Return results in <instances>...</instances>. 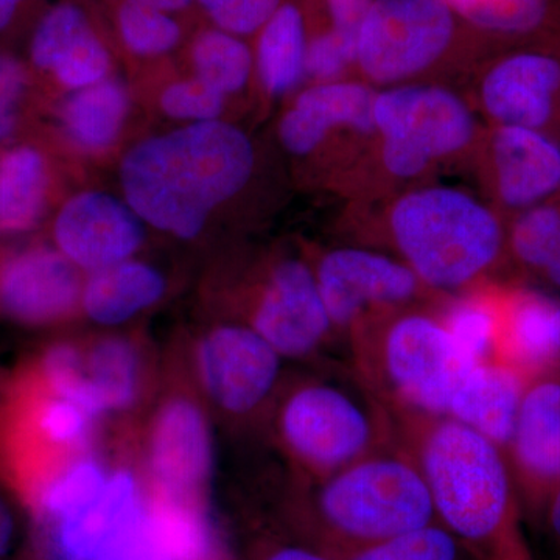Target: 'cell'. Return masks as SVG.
I'll return each mask as SVG.
<instances>
[{
	"label": "cell",
	"mask_w": 560,
	"mask_h": 560,
	"mask_svg": "<svg viewBox=\"0 0 560 560\" xmlns=\"http://www.w3.org/2000/svg\"><path fill=\"white\" fill-rule=\"evenodd\" d=\"M560 242V206L541 202L522 210L511 232L515 257L533 270H544Z\"/></svg>",
	"instance_id": "cell-29"
},
{
	"label": "cell",
	"mask_w": 560,
	"mask_h": 560,
	"mask_svg": "<svg viewBox=\"0 0 560 560\" xmlns=\"http://www.w3.org/2000/svg\"><path fill=\"white\" fill-rule=\"evenodd\" d=\"M254 165L249 139L223 121H198L143 140L121 162L128 205L158 230L200 234L217 206L245 186Z\"/></svg>",
	"instance_id": "cell-2"
},
{
	"label": "cell",
	"mask_w": 560,
	"mask_h": 560,
	"mask_svg": "<svg viewBox=\"0 0 560 560\" xmlns=\"http://www.w3.org/2000/svg\"><path fill=\"white\" fill-rule=\"evenodd\" d=\"M249 326L285 360L315 357L335 334L315 271L300 260H283L272 268Z\"/></svg>",
	"instance_id": "cell-13"
},
{
	"label": "cell",
	"mask_w": 560,
	"mask_h": 560,
	"mask_svg": "<svg viewBox=\"0 0 560 560\" xmlns=\"http://www.w3.org/2000/svg\"><path fill=\"white\" fill-rule=\"evenodd\" d=\"M55 241L77 268L98 271L130 260L143 242V228L130 205L98 191L77 195L55 223Z\"/></svg>",
	"instance_id": "cell-15"
},
{
	"label": "cell",
	"mask_w": 560,
	"mask_h": 560,
	"mask_svg": "<svg viewBox=\"0 0 560 560\" xmlns=\"http://www.w3.org/2000/svg\"><path fill=\"white\" fill-rule=\"evenodd\" d=\"M558 49L555 44H525L489 69L481 98L497 124L550 132L560 106Z\"/></svg>",
	"instance_id": "cell-14"
},
{
	"label": "cell",
	"mask_w": 560,
	"mask_h": 560,
	"mask_svg": "<svg viewBox=\"0 0 560 560\" xmlns=\"http://www.w3.org/2000/svg\"><path fill=\"white\" fill-rule=\"evenodd\" d=\"M90 32L83 11L73 5L57 7L44 18L33 36V62L40 69H54L62 55Z\"/></svg>",
	"instance_id": "cell-31"
},
{
	"label": "cell",
	"mask_w": 560,
	"mask_h": 560,
	"mask_svg": "<svg viewBox=\"0 0 560 560\" xmlns=\"http://www.w3.org/2000/svg\"><path fill=\"white\" fill-rule=\"evenodd\" d=\"M282 7V0H226L210 13L223 32L250 35L261 31Z\"/></svg>",
	"instance_id": "cell-36"
},
{
	"label": "cell",
	"mask_w": 560,
	"mask_h": 560,
	"mask_svg": "<svg viewBox=\"0 0 560 560\" xmlns=\"http://www.w3.org/2000/svg\"><path fill=\"white\" fill-rule=\"evenodd\" d=\"M20 0H0V31L9 25Z\"/></svg>",
	"instance_id": "cell-44"
},
{
	"label": "cell",
	"mask_w": 560,
	"mask_h": 560,
	"mask_svg": "<svg viewBox=\"0 0 560 560\" xmlns=\"http://www.w3.org/2000/svg\"><path fill=\"white\" fill-rule=\"evenodd\" d=\"M352 371L389 415L447 416L471 361L440 316L408 312L349 331Z\"/></svg>",
	"instance_id": "cell-4"
},
{
	"label": "cell",
	"mask_w": 560,
	"mask_h": 560,
	"mask_svg": "<svg viewBox=\"0 0 560 560\" xmlns=\"http://www.w3.org/2000/svg\"><path fill=\"white\" fill-rule=\"evenodd\" d=\"M394 440L418 464L441 523L471 560H530L503 451L447 416L389 415Z\"/></svg>",
	"instance_id": "cell-1"
},
{
	"label": "cell",
	"mask_w": 560,
	"mask_h": 560,
	"mask_svg": "<svg viewBox=\"0 0 560 560\" xmlns=\"http://www.w3.org/2000/svg\"><path fill=\"white\" fill-rule=\"evenodd\" d=\"M109 69V55L94 33L77 40L54 66V73L65 86L81 90L105 80Z\"/></svg>",
	"instance_id": "cell-32"
},
{
	"label": "cell",
	"mask_w": 560,
	"mask_h": 560,
	"mask_svg": "<svg viewBox=\"0 0 560 560\" xmlns=\"http://www.w3.org/2000/svg\"><path fill=\"white\" fill-rule=\"evenodd\" d=\"M340 560H471L463 545L441 523L337 556Z\"/></svg>",
	"instance_id": "cell-28"
},
{
	"label": "cell",
	"mask_w": 560,
	"mask_h": 560,
	"mask_svg": "<svg viewBox=\"0 0 560 560\" xmlns=\"http://www.w3.org/2000/svg\"><path fill=\"white\" fill-rule=\"evenodd\" d=\"M547 523L551 536L560 547V485L551 493L550 503L547 508Z\"/></svg>",
	"instance_id": "cell-41"
},
{
	"label": "cell",
	"mask_w": 560,
	"mask_h": 560,
	"mask_svg": "<svg viewBox=\"0 0 560 560\" xmlns=\"http://www.w3.org/2000/svg\"><path fill=\"white\" fill-rule=\"evenodd\" d=\"M128 113V95L120 83L102 80L77 90L66 102L62 121L70 139L84 150L108 149Z\"/></svg>",
	"instance_id": "cell-23"
},
{
	"label": "cell",
	"mask_w": 560,
	"mask_h": 560,
	"mask_svg": "<svg viewBox=\"0 0 560 560\" xmlns=\"http://www.w3.org/2000/svg\"><path fill=\"white\" fill-rule=\"evenodd\" d=\"M355 54L357 38L330 28L308 44L305 72L329 83L340 77L349 65L355 62Z\"/></svg>",
	"instance_id": "cell-35"
},
{
	"label": "cell",
	"mask_w": 560,
	"mask_h": 560,
	"mask_svg": "<svg viewBox=\"0 0 560 560\" xmlns=\"http://www.w3.org/2000/svg\"><path fill=\"white\" fill-rule=\"evenodd\" d=\"M220 91L200 79L179 81L162 94L161 105L165 114L175 119L212 121L223 109Z\"/></svg>",
	"instance_id": "cell-33"
},
{
	"label": "cell",
	"mask_w": 560,
	"mask_h": 560,
	"mask_svg": "<svg viewBox=\"0 0 560 560\" xmlns=\"http://www.w3.org/2000/svg\"><path fill=\"white\" fill-rule=\"evenodd\" d=\"M541 272H544L545 278L550 280L551 283L560 287V242Z\"/></svg>",
	"instance_id": "cell-43"
},
{
	"label": "cell",
	"mask_w": 560,
	"mask_h": 560,
	"mask_svg": "<svg viewBox=\"0 0 560 560\" xmlns=\"http://www.w3.org/2000/svg\"><path fill=\"white\" fill-rule=\"evenodd\" d=\"M390 232L404 264L436 290L475 282L499 259L504 242L488 208L448 187L405 195L390 213Z\"/></svg>",
	"instance_id": "cell-6"
},
{
	"label": "cell",
	"mask_w": 560,
	"mask_h": 560,
	"mask_svg": "<svg viewBox=\"0 0 560 560\" xmlns=\"http://www.w3.org/2000/svg\"><path fill=\"white\" fill-rule=\"evenodd\" d=\"M201 560H232L230 556L226 555L219 545L213 544V547L210 548L208 555L205 556Z\"/></svg>",
	"instance_id": "cell-45"
},
{
	"label": "cell",
	"mask_w": 560,
	"mask_h": 560,
	"mask_svg": "<svg viewBox=\"0 0 560 560\" xmlns=\"http://www.w3.org/2000/svg\"><path fill=\"white\" fill-rule=\"evenodd\" d=\"M497 190L506 208L547 202L560 191V140L534 128L499 125L492 138Z\"/></svg>",
	"instance_id": "cell-17"
},
{
	"label": "cell",
	"mask_w": 560,
	"mask_h": 560,
	"mask_svg": "<svg viewBox=\"0 0 560 560\" xmlns=\"http://www.w3.org/2000/svg\"><path fill=\"white\" fill-rule=\"evenodd\" d=\"M525 385L521 374L501 361L471 364L448 405L447 418L488 438L501 451L510 445Z\"/></svg>",
	"instance_id": "cell-19"
},
{
	"label": "cell",
	"mask_w": 560,
	"mask_h": 560,
	"mask_svg": "<svg viewBox=\"0 0 560 560\" xmlns=\"http://www.w3.org/2000/svg\"><path fill=\"white\" fill-rule=\"evenodd\" d=\"M283 357L249 324H221L194 348L198 388L212 407L237 422L270 415L283 385Z\"/></svg>",
	"instance_id": "cell-8"
},
{
	"label": "cell",
	"mask_w": 560,
	"mask_h": 560,
	"mask_svg": "<svg viewBox=\"0 0 560 560\" xmlns=\"http://www.w3.org/2000/svg\"><path fill=\"white\" fill-rule=\"evenodd\" d=\"M121 38L135 54L161 55L178 44V24L167 14L140 3H124L119 13Z\"/></svg>",
	"instance_id": "cell-30"
},
{
	"label": "cell",
	"mask_w": 560,
	"mask_h": 560,
	"mask_svg": "<svg viewBox=\"0 0 560 560\" xmlns=\"http://www.w3.org/2000/svg\"><path fill=\"white\" fill-rule=\"evenodd\" d=\"M16 560H54L43 533L33 534L27 544L24 545V548H22Z\"/></svg>",
	"instance_id": "cell-40"
},
{
	"label": "cell",
	"mask_w": 560,
	"mask_h": 560,
	"mask_svg": "<svg viewBox=\"0 0 560 560\" xmlns=\"http://www.w3.org/2000/svg\"><path fill=\"white\" fill-rule=\"evenodd\" d=\"M508 447L536 488L560 485V382L544 381L525 388Z\"/></svg>",
	"instance_id": "cell-20"
},
{
	"label": "cell",
	"mask_w": 560,
	"mask_h": 560,
	"mask_svg": "<svg viewBox=\"0 0 560 560\" xmlns=\"http://www.w3.org/2000/svg\"><path fill=\"white\" fill-rule=\"evenodd\" d=\"M436 522L425 478L396 440L329 477L305 481L278 521L335 556Z\"/></svg>",
	"instance_id": "cell-3"
},
{
	"label": "cell",
	"mask_w": 560,
	"mask_h": 560,
	"mask_svg": "<svg viewBox=\"0 0 560 560\" xmlns=\"http://www.w3.org/2000/svg\"><path fill=\"white\" fill-rule=\"evenodd\" d=\"M38 377L55 393L102 418L131 411L149 381L145 352L127 337L62 341L40 357Z\"/></svg>",
	"instance_id": "cell-11"
},
{
	"label": "cell",
	"mask_w": 560,
	"mask_h": 560,
	"mask_svg": "<svg viewBox=\"0 0 560 560\" xmlns=\"http://www.w3.org/2000/svg\"><path fill=\"white\" fill-rule=\"evenodd\" d=\"M18 518L9 501L0 497V560H16L24 548H18Z\"/></svg>",
	"instance_id": "cell-39"
},
{
	"label": "cell",
	"mask_w": 560,
	"mask_h": 560,
	"mask_svg": "<svg viewBox=\"0 0 560 560\" xmlns=\"http://www.w3.org/2000/svg\"><path fill=\"white\" fill-rule=\"evenodd\" d=\"M453 341L471 363L499 361L503 307L485 294L460 298L440 316Z\"/></svg>",
	"instance_id": "cell-26"
},
{
	"label": "cell",
	"mask_w": 560,
	"mask_h": 560,
	"mask_svg": "<svg viewBox=\"0 0 560 560\" xmlns=\"http://www.w3.org/2000/svg\"><path fill=\"white\" fill-rule=\"evenodd\" d=\"M459 20L447 0H372L355 62L377 83L410 79L447 54Z\"/></svg>",
	"instance_id": "cell-9"
},
{
	"label": "cell",
	"mask_w": 560,
	"mask_h": 560,
	"mask_svg": "<svg viewBox=\"0 0 560 560\" xmlns=\"http://www.w3.org/2000/svg\"><path fill=\"white\" fill-rule=\"evenodd\" d=\"M25 86L22 66L9 55L0 54V139L11 135L16 125L18 106Z\"/></svg>",
	"instance_id": "cell-37"
},
{
	"label": "cell",
	"mask_w": 560,
	"mask_h": 560,
	"mask_svg": "<svg viewBox=\"0 0 560 560\" xmlns=\"http://www.w3.org/2000/svg\"><path fill=\"white\" fill-rule=\"evenodd\" d=\"M224 2H226V0H200L201 5L205 7L209 13H212L213 10L219 9V7L223 5Z\"/></svg>",
	"instance_id": "cell-46"
},
{
	"label": "cell",
	"mask_w": 560,
	"mask_h": 560,
	"mask_svg": "<svg viewBox=\"0 0 560 560\" xmlns=\"http://www.w3.org/2000/svg\"><path fill=\"white\" fill-rule=\"evenodd\" d=\"M164 293L165 279L156 268L125 260L92 272L81 305L94 323L119 326L156 304Z\"/></svg>",
	"instance_id": "cell-21"
},
{
	"label": "cell",
	"mask_w": 560,
	"mask_h": 560,
	"mask_svg": "<svg viewBox=\"0 0 560 560\" xmlns=\"http://www.w3.org/2000/svg\"><path fill=\"white\" fill-rule=\"evenodd\" d=\"M559 353H560V329H559Z\"/></svg>",
	"instance_id": "cell-47"
},
{
	"label": "cell",
	"mask_w": 560,
	"mask_h": 560,
	"mask_svg": "<svg viewBox=\"0 0 560 560\" xmlns=\"http://www.w3.org/2000/svg\"><path fill=\"white\" fill-rule=\"evenodd\" d=\"M371 3L372 0H326L331 28L357 38Z\"/></svg>",
	"instance_id": "cell-38"
},
{
	"label": "cell",
	"mask_w": 560,
	"mask_h": 560,
	"mask_svg": "<svg viewBox=\"0 0 560 560\" xmlns=\"http://www.w3.org/2000/svg\"><path fill=\"white\" fill-rule=\"evenodd\" d=\"M140 5L150 7V9L164 11H176L189 5L190 0H132Z\"/></svg>",
	"instance_id": "cell-42"
},
{
	"label": "cell",
	"mask_w": 560,
	"mask_h": 560,
	"mask_svg": "<svg viewBox=\"0 0 560 560\" xmlns=\"http://www.w3.org/2000/svg\"><path fill=\"white\" fill-rule=\"evenodd\" d=\"M315 278L334 330L348 334L372 313L415 300L423 285L404 261L359 248L326 254Z\"/></svg>",
	"instance_id": "cell-12"
},
{
	"label": "cell",
	"mask_w": 560,
	"mask_h": 560,
	"mask_svg": "<svg viewBox=\"0 0 560 560\" xmlns=\"http://www.w3.org/2000/svg\"><path fill=\"white\" fill-rule=\"evenodd\" d=\"M191 57L197 79L215 88L221 94L242 90L253 68L248 46L237 36L223 31L202 33L195 43Z\"/></svg>",
	"instance_id": "cell-27"
},
{
	"label": "cell",
	"mask_w": 560,
	"mask_h": 560,
	"mask_svg": "<svg viewBox=\"0 0 560 560\" xmlns=\"http://www.w3.org/2000/svg\"><path fill=\"white\" fill-rule=\"evenodd\" d=\"M81 294L79 270L58 250H25L0 270V312L27 326L68 318Z\"/></svg>",
	"instance_id": "cell-16"
},
{
	"label": "cell",
	"mask_w": 560,
	"mask_h": 560,
	"mask_svg": "<svg viewBox=\"0 0 560 560\" xmlns=\"http://www.w3.org/2000/svg\"><path fill=\"white\" fill-rule=\"evenodd\" d=\"M374 101L360 83H329L302 92L296 105L280 121V140L294 154H307L335 127L374 130Z\"/></svg>",
	"instance_id": "cell-18"
},
{
	"label": "cell",
	"mask_w": 560,
	"mask_h": 560,
	"mask_svg": "<svg viewBox=\"0 0 560 560\" xmlns=\"http://www.w3.org/2000/svg\"><path fill=\"white\" fill-rule=\"evenodd\" d=\"M270 416L279 447L304 474V481L329 477L394 444L388 411L355 374L350 382H283Z\"/></svg>",
	"instance_id": "cell-5"
},
{
	"label": "cell",
	"mask_w": 560,
	"mask_h": 560,
	"mask_svg": "<svg viewBox=\"0 0 560 560\" xmlns=\"http://www.w3.org/2000/svg\"><path fill=\"white\" fill-rule=\"evenodd\" d=\"M245 560H340L311 541L294 536L272 522L268 528L256 530L246 547Z\"/></svg>",
	"instance_id": "cell-34"
},
{
	"label": "cell",
	"mask_w": 560,
	"mask_h": 560,
	"mask_svg": "<svg viewBox=\"0 0 560 560\" xmlns=\"http://www.w3.org/2000/svg\"><path fill=\"white\" fill-rule=\"evenodd\" d=\"M307 46L300 9L285 3L261 28L257 49V68L271 94H285L300 83L305 73Z\"/></svg>",
	"instance_id": "cell-24"
},
{
	"label": "cell",
	"mask_w": 560,
	"mask_h": 560,
	"mask_svg": "<svg viewBox=\"0 0 560 560\" xmlns=\"http://www.w3.org/2000/svg\"><path fill=\"white\" fill-rule=\"evenodd\" d=\"M213 464L208 412L198 394L178 386L162 397L147 436L150 499L205 514Z\"/></svg>",
	"instance_id": "cell-10"
},
{
	"label": "cell",
	"mask_w": 560,
	"mask_h": 560,
	"mask_svg": "<svg viewBox=\"0 0 560 560\" xmlns=\"http://www.w3.org/2000/svg\"><path fill=\"white\" fill-rule=\"evenodd\" d=\"M374 128L383 161L399 178H411L438 160L463 150L474 136L469 108L436 86L390 88L375 95Z\"/></svg>",
	"instance_id": "cell-7"
},
{
	"label": "cell",
	"mask_w": 560,
	"mask_h": 560,
	"mask_svg": "<svg viewBox=\"0 0 560 560\" xmlns=\"http://www.w3.org/2000/svg\"><path fill=\"white\" fill-rule=\"evenodd\" d=\"M47 173L38 151H10L0 165V228L22 231L33 226L46 201Z\"/></svg>",
	"instance_id": "cell-25"
},
{
	"label": "cell",
	"mask_w": 560,
	"mask_h": 560,
	"mask_svg": "<svg viewBox=\"0 0 560 560\" xmlns=\"http://www.w3.org/2000/svg\"><path fill=\"white\" fill-rule=\"evenodd\" d=\"M560 304L539 293L512 296L503 307L499 361L515 368H536L559 353Z\"/></svg>",
	"instance_id": "cell-22"
}]
</instances>
